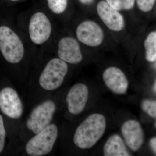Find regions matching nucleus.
Masks as SVG:
<instances>
[{
    "label": "nucleus",
    "mask_w": 156,
    "mask_h": 156,
    "mask_svg": "<svg viewBox=\"0 0 156 156\" xmlns=\"http://www.w3.org/2000/svg\"><path fill=\"white\" fill-rule=\"evenodd\" d=\"M106 128L104 116L98 113L90 115L76 129L74 143L82 149L93 147L103 136Z\"/></svg>",
    "instance_id": "f257e3e1"
},
{
    "label": "nucleus",
    "mask_w": 156,
    "mask_h": 156,
    "mask_svg": "<svg viewBox=\"0 0 156 156\" xmlns=\"http://www.w3.org/2000/svg\"><path fill=\"white\" fill-rule=\"evenodd\" d=\"M0 51L6 61L12 64L19 63L25 54L22 40L15 31L7 26L0 27Z\"/></svg>",
    "instance_id": "f03ea898"
},
{
    "label": "nucleus",
    "mask_w": 156,
    "mask_h": 156,
    "mask_svg": "<svg viewBox=\"0 0 156 156\" xmlns=\"http://www.w3.org/2000/svg\"><path fill=\"white\" fill-rule=\"evenodd\" d=\"M58 128L55 124H50L27 142L26 152L28 155L42 156L50 153L58 136Z\"/></svg>",
    "instance_id": "7ed1b4c3"
},
{
    "label": "nucleus",
    "mask_w": 156,
    "mask_h": 156,
    "mask_svg": "<svg viewBox=\"0 0 156 156\" xmlns=\"http://www.w3.org/2000/svg\"><path fill=\"white\" fill-rule=\"evenodd\" d=\"M67 63L58 57L50 59L39 77V83L43 89L52 91L58 89L67 75Z\"/></svg>",
    "instance_id": "20e7f679"
},
{
    "label": "nucleus",
    "mask_w": 156,
    "mask_h": 156,
    "mask_svg": "<svg viewBox=\"0 0 156 156\" xmlns=\"http://www.w3.org/2000/svg\"><path fill=\"white\" fill-rule=\"evenodd\" d=\"M28 29L31 41L35 45L40 46L50 39L53 27L48 15L44 12L38 11L31 16Z\"/></svg>",
    "instance_id": "39448f33"
},
{
    "label": "nucleus",
    "mask_w": 156,
    "mask_h": 156,
    "mask_svg": "<svg viewBox=\"0 0 156 156\" xmlns=\"http://www.w3.org/2000/svg\"><path fill=\"white\" fill-rule=\"evenodd\" d=\"M56 110V105L52 101L40 104L31 113L27 121V127L34 134L38 133L50 125Z\"/></svg>",
    "instance_id": "423d86ee"
},
{
    "label": "nucleus",
    "mask_w": 156,
    "mask_h": 156,
    "mask_svg": "<svg viewBox=\"0 0 156 156\" xmlns=\"http://www.w3.org/2000/svg\"><path fill=\"white\" fill-rule=\"evenodd\" d=\"M76 36L79 41L91 47L101 44L104 37L103 31L100 26L91 20H85L78 26Z\"/></svg>",
    "instance_id": "0eeeda50"
},
{
    "label": "nucleus",
    "mask_w": 156,
    "mask_h": 156,
    "mask_svg": "<svg viewBox=\"0 0 156 156\" xmlns=\"http://www.w3.org/2000/svg\"><path fill=\"white\" fill-rule=\"evenodd\" d=\"M0 109L4 114L12 119L21 117L23 107L17 92L11 87H5L0 91Z\"/></svg>",
    "instance_id": "6e6552de"
},
{
    "label": "nucleus",
    "mask_w": 156,
    "mask_h": 156,
    "mask_svg": "<svg viewBox=\"0 0 156 156\" xmlns=\"http://www.w3.org/2000/svg\"><path fill=\"white\" fill-rule=\"evenodd\" d=\"M58 58L66 63L76 64L83 60V56L77 40L71 37H64L58 41Z\"/></svg>",
    "instance_id": "1a4fd4ad"
},
{
    "label": "nucleus",
    "mask_w": 156,
    "mask_h": 156,
    "mask_svg": "<svg viewBox=\"0 0 156 156\" xmlns=\"http://www.w3.org/2000/svg\"><path fill=\"white\" fill-rule=\"evenodd\" d=\"M125 143L131 150L137 151L144 141V134L141 125L135 120L125 122L121 128Z\"/></svg>",
    "instance_id": "9d476101"
},
{
    "label": "nucleus",
    "mask_w": 156,
    "mask_h": 156,
    "mask_svg": "<svg viewBox=\"0 0 156 156\" xmlns=\"http://www.w3.org/2000/svg\"><path fill=\"white\" fill-rule=\"evenodd\" d=\"M89 98V90L86 85L76 84L70 89L66 101L69 111L73 115L80 114L84 110Z\"/></svg>",
    "instance_id": "9b49d317"
},
{
    "label": "nucleus",
    "mask_w": 156,
    "mask_h": 156,
    "mask_svg": "<svg viewBox=\"0 0 156 156\" xmlns=\"http://www.w3.org/2000/svg\"><path fill=\"white\" fill-rule=\"evenodd\" d=\"M97 11L98 16L107 27L111 30L119 32L125 27V20L119 11L112 8L105 1L98 4Z\"/></svg>",
    "instance_id": "f8f14e48"
},
{
    "label": "nucleus",
    "mask_w": 156,
    "mask_h": 156,
    "mask_svg": "<svg viewBox=\"0 0 156 156\" xmlns=\"http://www.w3.org/2000/svg\"><path fill=\"white\" fill-rule=\"evenodd\" d=\"M105 83L112 92L118 95L126 94L128 82L126 75L119 68L112 66L105 70L102 75Z\"/></svg>",
    "instance_id": "ddd939ff"
},
{
    "label": "nucleus",
    "mask_w": 156,
    "mask_h": 156,
    "mask_svg": "<svg viewBox=\"0 0 156 156\" xmlns=\"http://www.w3.org/2000/svg\"><path fill=\"white\" fill-rule=\"evenodd\" d=\"M105 156H131L126 147L125 141L118 135L114 134L109 137L103 148Z\"/></svg>",
    "instance_id": "4468645a"
},
{
    "label": "nucleus",
    "mask_w": 156,
    "mask_h": 156,
    "mask_svg": "<svg viewBox=\"0 0 156 156\" xmlns=\"http://www.w3.org/2000/svg\"><path fill=\"white\" fill-rule=\"evenodd\" d=\"M145 50V58L149 62L156 60V32H151L148 35L144 42Z\"/></svg>",
    "instance_id": "2eb2a0df"
},
{
    "label": "nucleus",
    "mask_w": 156,
    "mask_h": 156,
    "mask_svg": "<svg viewBox=\"0 0 156 156\" xmlns=\"http://www.w3.org/2000/svg\"><path fill=\"white\" fill-rule=\"evenodd\" d=\"M105 1L113 9L120 11L133 9L135 0H105Z\"/></svg>",
    "instance_id": "dca6fc26"
},
{
    "label": "nucleus",
    "mask_w": 156,
    "mask_h": 156,
    "mask_svg": "<svg viewBox=\"0 0 156 156\" xmlns=\"http://www.w3.org/2000/svg\"><path fill=\"white\" fill-rule=\"evenodd\" d=\"M50 11L56 14H62L67 9L68 0H47Z\"/></svg>",
    "instance_id": "f3484780"
},
{
    "label": "nucleus",
    "mask_w": 156,
    "mask_h": 156,
    "mask_svg": "<svg viewBox=\"0 0 156 156\" xmlns=\"http://www.w3.org/2000/svg\"><path fill=\"white\" fill-rule=\"evenodd\" d=\"M141 107L143 111L147 113L150 116L156 119V100L149 99H144L141 101Z\"/></svg>",
    "instance_id": "a211bd4d"
},
{
    "label": "nucleus",
    "mask_w": 156,
    "mask_h": 156,
    "mask_svg": "<svg viewBox=\"0 0 156 156\" xmlns=\"http://www.w3.org/2000/svg\"><path fill=\"white\" fill-rule=\"evenodd\" d=\"M138 9L143 12L147 13L153 9L156 0H136Z\"/></svg>",
    "instance_id": "6ab92c4d"
},
{
    "label": "nucleus",
    "mask_w": 156,
    "mask_h": 156,
    "mask_svg": "<svg viewBox=\"0 0 156 156\" xmlns=\"http://www.w3.org/2000/svg\"><path fill=\"white\" fill-rule=\"evenodd\" d=\"M6 135L3 117L0 115V153L2 151L5 147Z\"/></svg>",
    "instance_id": "aec40b11"
},
{
    "label": "nucleus",
    "mask_w": 156,
    "mask_h": 156,
    "mask_svg": "<svg viewBox=\"0 0 156 156\" xmlns=\"http://www.w3.org/2000/svg\"><path fill=\"white\" fill-rule=\"evenodd\" d=\"M149 145L154 154H156V137H152L149 141Z\"/></svg>",
    "instance_id": "412c9836"
},
{
    "label": "nucleus",
    "mask_w": 156,
    "mask_h": 156,
    "mask_svg": "<svg viewBox=\"0 0 156 156\" xmlns=\"http://www.w3.org/2000/svg\"><path fill=\"white\" fill-rule=\"evenodd\" d=\"M82 4L85 5H89L94 2V0H79Z\"/></svg>",
    "instance_id": "4be33fe9"
},
{
    "label": "nucleus",
    "mask_w": 156,
    "mask_h": 156,
    "mask_svg": "<svg viewBox=\"0 0 156 156\" xmlns=\"http://www.w3.org/2000/svg\"><path fill=\"white\" fill-rule=\"evenodd\" d=\"M156 80H155L154 83V86H153V90H154V92H155V93H156Z\"/></svg>",
    "instance_id": "5701e85b"
},
{
    "label": "nucleus",
    "mask_w": 156,
    "mask_h": 156,
    "mask_svg": "<svg viewBox=\"0 0 156 156\" xmlns=\"http://www.w3.org/2000/svg\"><path fill=\"white\" fill-rule=\"evenodd\" d=\"M10 1H13V2H17V1H20V0H10Z\"/></svg>",
    "instance_id": "b1692460"
}]
</instances>
